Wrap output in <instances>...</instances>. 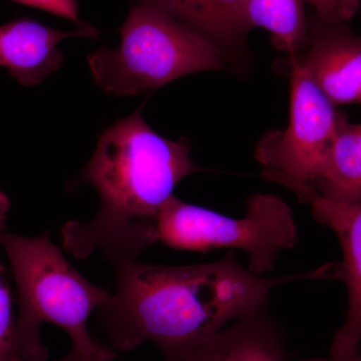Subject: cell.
Listing matches in <instances>:
<instances>
[{"label": "cell", "instance_id": "obj_15", "mask_svg": "<svg viewBox=\"0 0 361 361\" xmlns=\"http://www.w3.org/2000/svg\"><path fill=\"white\" fill-rule=\"evenodd\" d=\"M313 13L329 23H348L360 9V0H305Z\"/></svg>", "mask_w": 361, "mask_h": 361}, {"label": "cell", "instance_id": "obj_14", "mask_svg": "<svg viewBox=\"0 0 361 361\" xmlns=\"http://www.w3.org/2000/svg\"><path fill=\"white\" fill-rule=\"evenodd\" d=\"M11 202L0 190V232L6 227ZM0 361H25L18 341V325L6 271L0 263Z\"/></svg>", "mask_w": 361, "mask_h": 361}, {"label": "cell", "instance_id": "obj_10", "mask_svg": "<svg viewBox=\"0 0 361 361\" xmlns=\"http://www.w3.org/2000/svg\"><path fill=\"white\" fill-rule=\"evenodd\" d=\"M183 361H287L281 330L265 310L228 325Z\"/></svg>", "mask_w": 361, "mask_h": 361}, {"label": "cell", "instance_id": "obj_17", "mask_svg": "<svg viewBox=\"0 0 361 361\" xmlns=\"http://www.w3.org/2000/svg\"><path fill=\"white\" fill-rule=\"evenodd\" d=\"M307 361H361L360 353H355V355H329V357L311 358Z\"/></svg>", "mask_w": 361, "mask_h": 361}, {"label": "cell", "instance_id": "obj_13", "mask_svg": "<svg viewBox=\"0 0 361 361\" xmlns=\"http://www.w3.org/2000/svg\"><path fill=\"white\" fill-rule=\"evenodd\" d=\"M305 4V0H248L247 21L251 30H267L277 49L297 56L310 44Z\"/></svg>", "mask_w": 361, "mask_h": 361}, {"label": "cell", "instance_id": "obj_9", "mask_svg": "<svg viewBox=\"0 0 361 361\" xmlns=\"http://www.w3.org/2000/svg\"><path fill=\"white\" fill-rule=\"evenodd\" d=\"M99 30L80 23L71 30H59L32 20L20 18L0 26V66L25 87L39 85L63 65L59 44L73 37L94 39Z\"/></svg>", "mask_w": 361, "mask_h": 361}, {"label": "cell", "instance_id": "obj_11", "mask_svg": "<svg viewBox=\"0 0 361 361\" xmlns=\"http://www.w3.org/2000/svg\"><path fill=\"white\" fill-rule=\"evenodd\" d=\"M148 4L190 26L226 54L240 51L251 32L246 18L248 0H135Z\"/></svg>", "mask_w": 361, "mask_h": 361}, {"label": "cell", "instance_id": "obj_4", "mask_svg": "<svg viewBox=\"0 0 361 361\" xmlns=\"http://www.w3.org/2000/svg\"><path fill=\"white\" fill-rule=\"evenodd\" d=\"M0 244L11 262L18 288V341L25 361H44L47 350L40 339L42 323L68 332L73 348L87 361H115L110 349L94 341L87 331L92 311L111 300L110 292L87 281L70 264L49 233L18 236L2 230Z\"/></svg>", "mask_w": 361, "mask_h": 361}, {"label": "cell", "instance_id": "obj_1", "mask_svg": "<svg viewBox=\"0 0 361 361\" xmlns=\"http://www.w3.org/2000/svg\"><path fill=\"white\" fill-rule=\"evenodd\" d=\"M116 290L99 308L102 329L116 350L149 341L167 361H183L228 325L265 310L277 286L334 279V266L265 276L240 264L233 252L205 264L164 266L137 260L114 264Z\"/></svg>", "mask_w": 361, "mask_h": 361}, {"label": "cell", "instance_id": "obj_3", "mask_svg": "<svg viewBox=\"0 0 361 361\" xmlns=\"http://www.w3.org/2000/svg\"><path fill=\"white\" fill-rule=\"evenodd\" d=\"M246 209L243 217H229L173 196L153 217L123 225L116 234V252L137 260L142 250L156 243L180 250L237 249L248 255L251 272L265 275L282 252L295 247V220L290 207L276 195H251Z\"/></svg>", "mask_w": 361, "mask_h": 361}, {"label": "cell", "instance_id": "obj_18", "mask_svg": "<svg viewBox=\"0 0 361 361\" xmlns=\"http://www.w3.org/2000/svg\"><path fill=\"white\" fill-rule=\"evenodd\" d=\"M59 361H87V360H85L84 355H82L80 351L73 348L65 357L61 358V360Z\"/></svg>", "mask_w": 361, "mask_h": 361}, {"label": "cell", "instance_id": "obj_2", "mask_svg": "<svg viewBox=\"0 0 361 361\" xmlns=\"http://www.w3.org/2000/svg\"><path fill=\"white\" fill-rule=\"evenodd\" d=\"M200 171L190 158L189 145L157 134L139 109L104 130L82 173L101 199L99 213L89 222L71 221L63 229L92 234L153 217L180 180Z\"/></svg>", "mask_w": 361, "mask_h": 361}, {"label": "cell", "instance_id": "obj_5", "mask_svg": "<svg viewBox=\"0 0 361 361\" xmlns=\"http://www.w3.org/2000/svg\"><path fill=\"white\" fill-rule=\"evenodd\" d=\"M227 54L193 28L156 7L135 4L121 27L118 49L87 56L94 82L116 96L153 92L190 73L222 71Z\"/></svg>", "mask_w": 361, "mask_h": 361}, {"label": "cell", "instance_id": "obj_16", "mask_svg": "<svg viewBox=\"0 0 361 361\" xmlns=\"http://www.w3.org/2000/svg\"><path fill=\"white\" fill-rule=\"evenodd\" d=\"M11 1L40 9L59 18L80 23H78V4L75 0H11Z\"/></svg>", "mask_w": 361, "mask_h": 361}, {"label": "cell", "instance_id": "obj_7", "mask_svg": "<svg viewBox=\"0 0 361 361\" xmlns=\"http://www.w3.org/2000/svg\"><path fill=\"white\" fill-rule=\"evenodd\" d=\"M299 200L308 204L320 224L334 231L341 243L343 260L336 264V280L348 292L345 320L332 341L329 355H349L361 351V203L334 202L305 185L290 188Z\"/></svg>", "mask_w": 361, "mask_h": 361}, {"label": "cell", "instance_id": "obj_8", "mask_svg": "<svg viewBox=\"0 0 361 361\" xmlns=\"http://www.w3.org/2000/svg\"><path fill=\"white\" fill-rule=\"evenodd\" d=\"M310 44L299 65L334 106L361 104V35L348 23L307 16Z\"/></svg>", "mask_w": 361, "mask_h": 361}, {"label": "cell", "instance_id": "obj_12", "mask_svg": "<svg viewBox=\"0 0 361 361\" xmlns=\"http://www.w3.org/2000/svg\"><path fill=\"white\" fill-rule=\"evenodd\" d=\"M313 190L334 202L361 203V123L341 113L336 133L323 159Z\"/></svg>", "mask_w": 361, "mask_h": 361}, {"label": "cell", "instance_id": "obj_6", "mask_svg": "<svg viewBox=\"0 0 361 361\" xmlns=\"http://www.w3.org/2000/svg\"><path fill=\"white\" fill-rule=\"evenodd\" d=\"M290 116L283 130H271L256 147L262 175L284 187H312L336 133L341 111L289 56Z\"/></svg>", "mask_w": 361, "mask_h": 361}]
</instances>
